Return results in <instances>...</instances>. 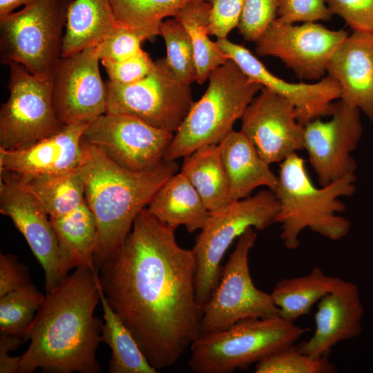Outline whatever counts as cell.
<instances>
[{"mask_svg": "<svg viewBox=\"0 0 373 373\" xmlns=\"http://www.w3.org/2000/svg\"><path fill=\"white\" fill-rule=\"evenodd\" d=\"M86 144L85 201L97 222L95 263L99 271L122 246L137 214L177 173L178 165L175 161L164 160L151 170L133 171L117 164L98 148Z\"/></svg>", "mask_w": 373, "mask_h": 373, "instance_id": "3957f363", "label": "cell"}, {"mask_svg": "<svg viewBox=\"0 0 373 373\" xmlns=\"http://www.w3.org/2000/svg\"><path fill=\"white\" fill-rule=\"evenodd\" d=\"M109 81L130 84L147 76L153 69L155 61L142 49L137 54L120 61L101 60Z\"/></svg>", "mask_w": 373, "mask_h": 373, "instance_id": "8d00e7d4", "label": "cell"}, {"mask_svg": "<svg viewBox=\"0 0 373 373\" xmlns=\"http://www.w3.org/2000/svg\"><path fill=\"white\" fill-rule=\"evenodd\" d=\"M333 15L343 19L353 31L373 33V0H325Z\"/></svg>", "mask_w": 373, "mask_h": 373, "instance_id": "f35d334b", "label": "cell"}, {"mask_svg": "<svg viewBox=\"0 0 373 373\" xmlns=\"http://www.w3.org/2000/svg\"><path fill=\"white\" fill-rule=\"evenodd\" d=\"M219 47L252 81L285 97L295 108L302 125L331 115L334 101L341 97L339 84L329 75L313 84L291 83L271 73L251 51L227 37L217 39Z\"/></svg>", "mask_w": 373, "mask_h": 373, "instance_id": "ac0fdd59", "label": "cell"}, {"mask_svg": "<svg viewBox=\"0 0 373 373\" xmlns=\"http://www.w3.org/2000/svg\"><path fill=\"white\" fill-rule=\"evenodd\" d=\"M337 368L329 356L313 358L289 345L258 362L256 373H334Z\"/></svg>", "mask_w": 373, "mask_h": 373, "instance_id": "836d02e7", "label": "cell"}, {"mask_svg": "<svg viewBox=\"0 0 373 373\" xmlns=\"http://www.w3.org/2000/svg\"><path fill=\"white\" fill-rule=\"evenodd\" d=\"M240 131L269 165L304 149V126L294 106L285 97L262 87L245 110Z\"/></svg>", "mask_w": 373, "mask_h": 373, "instance_id": "2e32d148", "label": "cell"}, {"mask_svg": "<svg viewBox=\"0 0 373 373\" xmlns=\"http://www.w3.org/2000/svg\"><path fill=\"white\" fill-rule=\"evenodd\" d=\"M49 219L58 243L61 278L74 268L88 267L98 271L95 263L97 222L86 201L64 216Z\"/></svg>", "mask_w": 373, "mask_h": 373, "instance_id": "603a6c76", "label": "cell"}, {"mask_svg": "<svg viewBox=\"0 0 373 373\" xmlns=\"http://www.w3.org/2000/svg\"><path fill=\"white\" fill-rule=\"evenodd\" d=\"M208 87L193 102L165 155V161H175L200 147L218 145L241 119L249 104L262 86L249 79L231 59L209 75Z\"/></svg>", "mask_w": 373, "mask_h": 373, "instance_id": "5b68a950", "label": "cell"}, {"mask_svg": "<svg viewBox=\"0 0 373 373\" xmlns=\"http://www.w3.org/2000/svg\"><path fill=\"white\" fill-rule=\"evenodd\" d=\"M218 145L232 201L250 196L259 186L275 190L278 176L241 131H232Z\"/></svg>", "mask_w": 373, "mask_h": 373, "instance_id": "7402d4cb", "label": "cell"}, {"mask_svg": "<svg viewBox=\"0 0 373 373\" xmlns=\"http://www.w3.org/2000/svg\"><path fill=\"white\" fill-rule=\"evenodd\" d=\"M28 267L12 254H0V297L30 283Z\"/></svg>", "mask_w": 373, "mask_h": 373, "instance_id": "60d3db41", "label": "cell"}, {"mask_svg": "<svg viewBox=\"0 0 373 373\" xmlns=\"http://www.w3.org/2000/svg\"><path fill=\"white\" fill-rule=\"evenodd\" d=\"M100 303L104 323L102 342L111 350L110 373H156L141 350L135 338L106 300L99 284Z\"/></svg>", "mask_w": 373, "mask_h": 373, "instance_id": "f1b7e54d", "label": "cell"}, {"mask_svg": "<svg viewBox=\"0 0 373 373\" xmlns=\"http://www.w3.org/2000/svg\"><path fill=\"white\" fill-rule=\"evenodd\" d=\"M332 119L321 118L304 125V149L320 186L354 174L351 155L363 133L360 111L340 99L334 102Z\"/></svg>", "mask_w": 373, "mask_h": 373, "instance_id": "9a60e30c", "label": "cell"}, {"mask_svg": "<svg viewBox=\"0 0 373 373\" xmlns=\"http://www.w3.org/2000/svg\"><path fill=\"white\" fill-rule=\"evenodd\" d=\"M175 229L143 209L99 269L107 301L157 371L176 363L200 335L195 254L178 244Z\"/></svg>", "mask_w": 373, "mask_h": 373, "instance_id": "6da1fadb", "label": "cell"}, {"mask_svg": "<svg viewBox=\"0 0 373 373\" xmlns=\"http://www.w3.org/2000/svg\"><path fill=\"white\" fill-rule=\"evenodd\" d=\"M146 39H149L144 33L117 21L115 28L98 45L100 61L128 58L142 50Z\"/></svg>", "mask_w": 373, "mask_h": 373, "instance_id": "e575fe53", "label": "cell"}, {"mask_svg": "<svg viewBox=\"0 0 373 373\" xmlns=\"http://www.w3.org/2000/svg\"><path fill=\"white\" fill-rule=\"evenodd\" d=\"M10 351V345L0 342V373L19 372L21 356H11L8 354Z\"/></svg>", "mask_w": 373, "mask_h": 373, "instance_id": "b9f144b4", "label": "cell"}, {"mask_svg": "<svg viewBox=\"0 0 373 373\" xmlns=\"http://www.w3.org/2000/svg\"><path fill=\"white\" fill-rule=\"evenodd\" d=\"M279 202L270 189L235 200L210 212L195 238V295L203 305L216 287L222 274L221 261L227 250L247 229L263 231L276 223Z\"/></svg>", "mask_w": 373, "mask_h": 373, "instance_id": "ba28073f", "label": "cell"}, {"mask_svg": "<svg viewBox=\"0 0 373 373\" xmlns=\"http://www.w3.org/2000/svg\"><path fill=\"white\" fill-rule=\"evenodd\" d=\"M0 175V212L11 219L26 239L44 271L45 289L48 292L62 280L57 240L49 217L13 174Z\"/></svg>", "mask_w": 373, "mask_h": 373, "instance_id": "e0dca14e", "label": "cell"}, {"mask_svg": "<svg viewBox=\"0 0 373 373\" xmlns=\"http://www.w3.org/2000/svg\"><path fill=\"white\" fill-rule=\"evenodd\" d=\"M32 0H0V18H3L21 6H25Z\"/></svg>", "mask_w": 373, "mask_h": 373, "instance_id": "7bdbcfd3", "label": "cell"}, {"mask_svg": "<svg viewBox=\"0 0 373 373\" xmlns=\"http://www.w3.org/2000/svg\"><path fill=\"white\" fill-rule=\"evenodd\" d=\"M190 86L175 75L166 58H161L137 82L122 84L108 80L106 113L130 115L175 133L193 102Z\"/></svg>", "mask_w": 373, "mask_h": 373, "instance_id": "30bf717a", "label": "cell"}, {"mask_svg": "<svg viewBox=\"0 0 373 373\" xmlns=\"http://www.w3.org/2000/svg\"><path fill=\"white\" fill-rule=\"evenodd\" d=\"M182 172L213 212L232 201L218 145H207L184 157Z\"/></svg>", "mask_w": 373, "mask_h": 373, "instance_id": "4316f807", "label": "cell"}, {"mask_svg": "<svg viewBox=\"0 0 373 373\" xmlns=\"http://www.w3.org/2000/svg\"><path fill=\"white\" fill-rule=\"evenodd\" d=\"M10 95L0 110V149L26 148L49 137L64 126L52 101V78L43 79L23 65L8 64Z\"/></svg>", "mask_w": 373, "mask_h": 373, "instance_id": "8fae6325", "label": "cell"}, {"mask_svg": "<svg viewBox=\"0 0 373 373\" xmlns=\"http://www.w3.org/2000/svg\"><path fill=\"white\" fill-rule=\"evenodd\" d=\"M339 280L316 267L305 276L281 279L270 294L279 316L294 322L308 314L313 305L329 293Z\"/></svg>", "mask_w": 373, "mask_h": 373, "instance_id": "83f0119b", "label": "cell"}, {"mask_svg": "<svg viewBox=\"0 0 373 373\" xmlns=\"http://www.w3.org/2000/svg\"><path fill=\"white\" fill-rule=\"evenodd\" d=\"M99 46L61 57L52 76V101L63 125L90 122L106 111L107 86L100 75Z\"/></svg>", "mask_w": 373, "mask_h": 373, "instance_id": "5bb4252c", "label": "cell"}, {"mask_svg": "<svg viewBox=\"0 0 373 373\" xmlns=\"http://www.w3.org/2000/svg\"><path fill=\"white\" fill-rule=\"evenodd\" d=\"M348 35L345 30H329L315 22L294 26L276 18L256 41V50L259 56L280 59L300 79L318 80L327 73L333 53Z\"/></svg>", "mask_w": 373, "mask_h": 373, "instance_id": "4fadbf2b", "label": "cell"}, {"mask_svg": "<svg viewBox=\"0 0 373 373\" xmlns=\"http://www.w3.org/2000/svg\"><path fill=\"white\" fill-rule=\"evenodd\" d=\"M117 25L111 0H73L68 12L61 57L99 45Z\"/></svg>", "mask_w": 373, "mask_h": 373, "instance_id": "d4e9b609", "label": "cell"}, {"mask_svg": "<svg viewBox=\"0 0 373 373\" xmlns=\"http://www.w3.org/2000/svg\"><path fill=\"white\" fill-rule=\"evenodd\" d=\"M326 70L340 85V99L373 121V33L353 31L334 51Z\"/></svg>", "mask_w": 373, "mask_h": 373, "instance_id": "44dd1931", "label": "cell"}, {"mask_svg": "<svg viewBox=\"0 0 373 373\" xmlns=\"http://www.w3.org/2000/svg\"><path fill=\"white\" fill-rule=\"evenodd\" d=\"M146 208L161 222L175 228L182 225L190 233L200 230L210 213L182 172L169 178Z\"/></svg>", "mask_w": 373, "mask_h": 373, "instance_id": "cb8c5ba5", "label": "cell"}, {"mask_svg": "<svg viewBox=\"0 0 373 373\" xmlns=\"http://www.w3.org/2000/svg\"><path fill=\"white\" fill-rule=\"evenodd\" d=\"M90 122L65 125L57 133L26 148L0 149V172L16 175L55 174L84 165L87 146L82 137Z\"/></svg>", "mask_w": 373, "mask_h": 373, "instance_id": "d6986e66", "label": "cell"}, {"mask_svg": "<svg viewBox=\"0 0 373 373\" xmlns=\"http://www.w3.org/2000/svg\"><path fill=\"white\" fill-rule=\"evenodd\" d=\"M364 312L357 286L341 279L324 296L315 314L316 330L299 350L313 358L329 356L332 347L341 341L358 336Z\"/></svg>", "mask_w": 373, "mask_h": 373, "instance_id": "ffe728a7", "label": "cell"}, {"mask_svg": "<svg viewBox=\"0 0 373 373\" xmlns=\"http://www.w3.org/2000/svg\"><path fill=\"white\" fill-rule=\"evenodd\" d=\"M307 331L280 316L241 320L200 334L191 343L188 366L195 373H231L294 345Z\"/></svg>", "mask_w": 373, "mask_h": 373, "instance_id": "8992f818", "label": "cell"}, {"mask_svg": "<svg viewBox=\"0 0 373 373\" xmlns=\"http://www.w3.org/2000/svg\"><path fill=\"white\" fill-rule=\"evenodd\" d=\"M46 296L32 283L0 297V334L21 337Z\"/></svg>", "mask_w": 373, "mask_h": 373, "instance_id": "1f68e13d", "label": "cell"}, {"mask_svg": "<svg viewBox=\"0 0 373 373\" xmlns=\"http://www.w3.org/2000/svg\"><path fill=\"white\" fill-rule=\"evenodd\" d=\"M12 174L33 195L50 218L64 216L85 202V163L61 173Z\"/></svg>", "mask_w": 373, "mask_h": 373, "instance_id": "484cf974", "label": "cell"}, {"mask_svg": "<svg viewBox=\"0 0 373 373\" xmlns=\"http://www.w3.org/2000/svg\"><path fill=\"white\" fill-rule=\"evenodd\" d=\"M333 14L325 0H280L276 19L285 23L329 21Z\"/></svg>", "mask_w": 373, "mask_h": 373, "instance_id": "74e56055", "label": "cell"}, {"mask_svg": "<svg viewBox=\"0 0 373 373\" xmlns=\"http://www.w3.org/2000/svg\"><path fill=\"white\" fill-rule=\"evenodd\" d=\"M99 302V271L88 267L76 268L46 292L21 336L30 343L18 373H99L103 323L94 312Z\"/></svg>", "mask_w": 373, "mask_h": 373, "instance_id": "7a4b0ae2", "label": "cell"}, {"mask_svg": "<svg viewBox=\"0 0 373 373\" xmlns=\"http://www.w3.org/2000/svg\"><path fill=\"white\" fill-rule=\"evenodd\" d=\"M277 176L274 192L280 208L275 222L281 224L280 238L285 247L297 249L300 233L306 228L332 240L348 233L350 220L338 215L346 210L339 198L354 194V174L317 187L307 173L305 160L296 153L280 162Z\"/></svg>", "mask_w": 373, "mask_h": 373, "instance_id": "277c9868", "label": "cell"}, {"mask_svg": "<svg viewBox=\"0 0 373 373\" xmlns=\"http://www.w3.org/2000/svg\"><path fill=\"white\" fill-rule=\"evenodd\" d=\"M256 238L250 227L238 238L216 287L202 307L200 334L226 329L243 319L279 316L271 294L258 289L251 277L249 254Z\"/></svg>", "mask_w": 373, "mask_h": 373, "instance_id": "9c48e42d", "label": "cell"}, {"mask_svg": "<svg viewBox=\"0 0 373 373\" xmlns=\"http://www.w3.org/2000/svg\"><path fill=\"white\" fill-rule=\"evenodd\" d=\"M204 0H111L117 21L149 39L160 35L164 19L174 17L187 5Z\"/></svg>", "mask_w": 373, "mask_h": 373, "instance_id": "4dcf8cb0", "label": "cell"}, {"mask_svg": "<svg viewBox=\"0 0 373 373\" xmlns=\"http://www.w3.org/2000/svg\"><path fill=\"white\" fill-rule=\"evenodd\" d=\"M280 0H245L239 32L245 39L255 42L277 17Z\"/></svg>", "mask_w": 373, "mask_h": 373, "instance_id": "d590c367", "label": "cell"}, {"mask_svg": "<svg viewBox=\"0 0 373 373\" xmlns=\"http://www.w3.org/2000/svg\"><path fill=\"white\" fill-rule=\"evenodd\" d=\"M210 3L207 1L191 3L175 17L186 30L191 38L196 67V82L203 84L210 73L229 59L216 41L209 38Z\"/></svg>", "mask_w": 373, "mask_h": 373, "instance_id": "f546056e", "label": "cell"}, {"mask_svg": "<svg viewBox=\"0 0 373 373\" xmlns=\"http://www.w3.org/2000/svg\"><path fill=\"white\" fill-rule=\"evenodd\" d=\"M211 5L209 32L217 39L226 38L238 27L245 0H207Z\"/></svg>", "mask_w": 373, "mask_h": 373, "instance_id": "ab89813d", "label": "cell"}, {"mask_svg": "<svg viewBox=\"0 0 373 373\" xmlns=\"http://www.w3.org/2000/svg\"><path fill=\"white\" fill-rule=\"evenodd\" d=\"M173 136L136 117L105 113L88 124L82 139L122 167L139 172L164 161Z\"/></svg>", "mask_w": 373, "mask_h": 373, "instance_id": "7c38bea8", "label": "cell"}, {"mask_svg": "<svg viewBox=\"0 0 373 373\" xmlns=\"http://www.w3.org/2000/svg\"><path fill=\"white\" fill-rule=\"evenodd\" d=\"M73 1L32 0L0 18L1 62L19 63L40 79L52 78Z\"/></svg>", "mask_w": 373, "mask_h": 373, "instance_id": "52a82bcc", "label": "cell"}, {"mask_svg": "<svg viewBox=\"0 0 373 373\" xmlns=\"http://www.w3.org/2000/svg\"><path fill=\"white\" fill-rule=\"evenodd\" d=\"M160 35L166 44V59L175 75L189 85L196 82L193 48L182 23L174 17L164 20L160 28Z\"/></svg>", "mask_w": 373, "mask_h": 373, "instance_id": "d6a6232c", "label": "cell"}]
</instances>
